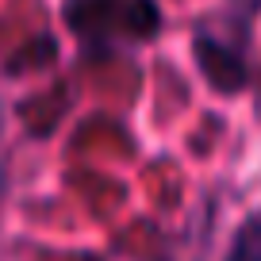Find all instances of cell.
<instances>
[{"label":"cell","instance_id":"obj_1","mask_svg":"<svg viewBox=\"0 0 261 261\" xmlns=\"http://www.w3.org/2000/svg\"><path fill=\"white\" fill-rule=\"evenodd\" d=\"M65 23L92 46L146 42L162 27L154 0H65Z\"/></svg>","mask_w":261,"mask_h":261},{"label":"cell","instance_id":"obj_2","mask_svg":"<svg viewBox=\"0 0 261 261\" xmlns=\"http://www.w3.org/2000/svg\"><path fill=\"white\" fill-rule=\"evenodd\" d=\"M227 261H261V215H250L238 227L234 242L227 250Z\"/></svg>","mask_w":261,"mask_h":261}]
</instances>
